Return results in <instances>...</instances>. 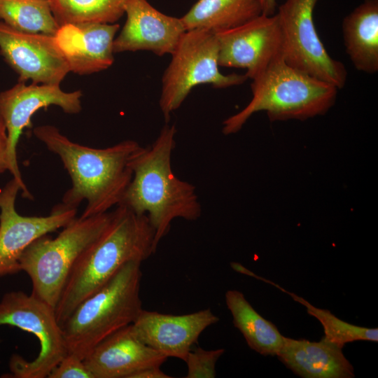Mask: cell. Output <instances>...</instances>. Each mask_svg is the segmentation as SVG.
I'll return each instance as SVG.
<instances>
[{"label": "cell", "mask_w": 378, "mask_h": 378, "mask_svg": "<svg viewBox=\"0 0 378 378\" xmlns=\"http://www.w3.org/2000/svg\"><path fill=\"white\" fill-rule=\"evenodd\" d=\"M33 132L59 158L71 178V187L57 206L77 209L85 200L80 217L87 218L120 204L133 176L132 162L144 148L137 141L128 139L94 148L72 141L53 125L37 126Z\"/></svg>", "instance_id": "obj_1"}, {"label": "cell", "mask_w": 378, "mask_h": 378, "mask_svg": "<svg viewBox=\"0 0 378 378\" xmlns=\"http://www.w3.org/2000/svg\"><path fill=\"white\" fill-rule=\"evenodd\" d=\"M175 126L167 123L150 146L132 162L133 176L119 205L146 215L155 231V244L167 234L172 220H196L202 214L195 187L179 179L171 164L176 147Z\"/></svg>", "instance_id": "obj_2"}, {"label": "cell", "mask_w": 378, "mask_h": 378, "mask_svg": "<svg viewBox=\"0 0 378 378\" xmlns=\"http://www.w3.org/2000/svg\"><path fill=\"white\" fill-rule=\"evenodd\" d=\"M156 249L155 231L147 216L118 205L104 231L80 256L69 274L55 309L59 325L123 265L142 262Z\"/></svg>", "instance_id": "obj_3"}, {"label": "cell", "mask_w": 378, "mask_h": 378, "mask_svg": "<svg viewBox=\"0 0 378 378\" xmlns=\"http://www.w3.org/2000/svg\"><path fill=\"white\" fill-rule=\"evenodd\" d=\"M251 85L252 99L223 122L225 135L239 131L255 113L264 111L270 121L306 120L323 115L334 104L337 88L288 64L281 56Z\"/></svg>", "instance_id": "obj_4"}, {"label": "cell", "mask_w": 378, "mask_h": 378, "mask_svg": "<svg viewBox=\"0 0 378 378\" xmlns=\"http://www.w3.org/2000/svg\"><path fill=\"white\" fill-rule=\"evenodd\" d=\"M141 264L126 263L62 323L68 352L84 359L104 339L134 323L143 309Z\"/></svg>", "instance_id": "obj_5"}, {"label": "cell", "mask_w": 378, "mask_h": 378, "mask_svg": "<svg viewBox=\"0 0 378 378\" xmlns=\"http://www.w3.org/2000/svg\"><path fill=\"white\" fill-rule=\"evenodd\" d=\"M111 217V212L76 216L56 237L45 234L29 245L20 258V265L31 281V295L55 309L76 262L100 237Z\"/></svg>", "instance_id": "obj_6"}, {"label": "cell", "mask_w": 378, "mask_h": 378, "mask_svg": "<svg viewBox=\"0 0 378 378\" xmlns=\"http://www.w3.org/2000/svg\"><path fill=\"white\" fill-rule=\"evenodd\" d=\"M162 78L159 106L166 123L192 88L209 84L216 88L239 85L245 74H223L218 65V42L214 33L202 29L186 30L171 54Z\"/></svg>", "instance_id": "obj_7"}, {"label": "cell", "mask_w": 378, "mask_h": 378, "mask_svg": "<svg viewBox=\"0 0 378 378\" xmlns=\"http://www.w3.org/2000/svg\"><path fill=\"white\" fill-rule=\"evenodd\" d=\"M10 326L33 334L39 342L37 356L27 360L13 354L10 373L3 377L45 378L68 354L64 335L55 309L23 291H10L0 301V326Z\"/></svg>", "instance_id": "obj_8"}, {"label": "cell", "mask_w": 378, "mask_h": 378, "mask_svg": "<svg viewBox=\"0 0 378 378\" xmlns=\"http://www.w3.org/2000/svg\"><path fill=\"white\" fill-rule=\"evenodd\" d=\"M318 0H286L276 13L284 61L337 89L346 81L343 64L332 58L317 34L314 9Z\"/></svg>", "instance_id": "obj_9"}, {"label": "cell", "mask_w": 378, "mask_h": 378, "mask_svg": "<svg viewBox=\"0 0 378 378\" xmlns=\"http://www.w3.org/2000/svg\"><path fill=\"white\" fill-rule=\"evenodd\" d=\"M82 92L80 90L67 92L59 85H26L18 82L13 87L0 93V115L7 132L8 171L21 187L22 196L32 200L19 168L17 146L23 130L31 127V118L41 108L57 106L69 114L81 111Z\"/></svg>", "instance_id": "obj_10"}, {"label": "cell", "mask_w": 378, "mask_h": 378, "mask_svg": "<svg viewBox=\"0 0 378 378\" xmlns=\"http://www.w3.org/2000/svg\"><path fill=\"white\" fill-rule=\"evenodd\" d=\"M19 183L13 178L0 191V277L21 271L20 258L37 238L63 228L76 217L77 209L55 206L46 216H24L15 209Z\"/></svg>", "instance_id": "obj_11"}, {"label": "cell", "mask_w": 378, "mask_h": 378, "mask_svg": "<svg viewBox=\"0 0 378 378\" xmlns=\"http://www.w3.org/2000/svg\"><path fill=\"white\" fill-rule=\"evenodd\" d=\"M214 34L218 42V65L246 69L248 78H255L283 57L276 14H261L240 26Z\"/></svg>", "instance_id": "obj_12"}, {"label": "cell", "mask_w": 378, "mask_h": 378, "mask_svg": "<svg viewBox=\"0 0 378 378\" xmlns=\"http://www.w3.org/2000/svg\"><path fill=\"white\" fill-rule=\"evenodd\" d=\"M0 52L19 82L59 85L70 71L54 36L22 32L1 21Z\"/></svg>", "instance_id": "obj_13"}, {"label": "cell", "mask_w": 378, "mask_h": 378, "mask_svg": "<svg viewBox=\"0 0 378 378\" xmlns=\"http://www.w3.org/2000/svg\"><path fill=\"white\" fill-rule=\"evenodd\" d=\"M219 321L210 309L172 315L144 309L131 324L136 337L167 358L186 360L201 333Z\"/></svg>", "instance_id": "obj_14"}, {"label": "cell", "mask_w": 378, "mask_h": 378, "mask_svg": "<svg viewBox=\"0 0 378 378\" xmlns=\"http://www.w3.org/2000/svg\"><path fill=\"white\" fill-rule=\"evenodd\" d=\"M124 14L127 18L114 39V53L147 50L171 55L186 31L180 18L161 13L148 0H126Z\"/></svg>", "instance_id": "obj_15"}, {"label": "cell", "mask_w": 378, "mask_h": 378, "mask_svg": "<svg viewBox=\"0 0 378 378\" xmlns=\"http://www.w3.org/2000/svg\"><path fill=\"white\" fill-rule=\"evenodd\" d=\"M119 29L116 23H67L59 26L54 37L70 71L90 74L113 63V41Z\"/></svg>", "instance_id": "obj_16"}, {"label": "cell", "mask_w": 378, "mask_h": 378, "mask_svg": "<svg viewBox=\"0 0 378 378\" xmlns=\"http://www.w3.org/2000/svg\"><path fill=\"white\" fill-rule=\"evenodd\" d=\"M167 358L140 341L129 325L98 343L83 360L93 378H130L144 368L161 366Z\"/></svg>", "instance_id": "obj_17"}, {"label": "cell", "mask_w": 378, "mask_h": 378, "mask_svg": "<svg viewBox=\"0 0 378 378\" xmlns=\"http://www.w3.org/2000/svg\"><path fill=\"white\" fill-rule=\"evenodd\" d=\"M295 374L304 378H352L354 368L342 349L323 337L319 342L284 337L276 354Z\"/></svg>", "instance_id": "obj_18"}, {"label": "cell", "mask_w": 378, "mask_h": 378, "mask_svg": "<svg viewBox=\"0 0 378 378\" xmlns=\"http://www.w3.org/2000/svg\"><path fill=\"white\" fill-rule=\"evenodd\" d=\"M346 54L358 71H378V0H365L342 22Z\"/></svg>", "instance_id": "obj_19"}, {"label": "cell", "mask_w": 378, "mask_h": 378, "mask_svg": "<svg viewBox=\"0 0 378 378\" xmlns=\"http://www.w3.org/2000/svg\"><path fill=\"white\" fill-rule=\"evenodd\" d=\"M261 14L259 0H198L180 18L186 30L216 33L240 26Z\"/></svg>", "instance_id": "obj_20"}, {"label": "cell", "mask_w": 378, "mask_h": 378, "mask_svg": "<svg viewBox=\"0 0 378 378\" xmlns=\"http://www.w3.org/2000/svg\"><path fill=\"white\" fill-rule=\"evenodd\" d=\"M225 303L234 326L241 332L248 346L263 356H276L284 337L277 328L261 316L240 291L227 290Z\"/></svg>", "instance_id": "obj_21"}, {"label": "cell", "mask_w": 378, "mask_h": 378, "mask_svg": "<svg viewBox=\"0 0 378 378\" xmlns=\"http://www.w3.org/2000/svg\"><path fill=\"white\" fill-rule=\"evenodd\" d=\"M0 20L30 34L55 36L59 27L49 0H0Z\"/></svg>", "instance_id": "obj_22"}, {"label": "cell", "mask_w": 378, "mask_h": 378, "mask_svg": "<svg viewBox=\"0 0 378 378\" xmlns=\"http://www.w3.org/2000/svg\"><path fill=\"white\" fill-rule=\"evenodd\" d=\"M59 26L67 23H115L124 15L126 0H49Z\"/></svg>", "instance_id": "obj_23"}, {"label": "cell", "mask_w": 378, "mask_h": 378, "mask_svg": "<svg viewBox=\"0 0 378 378\" xmlns=\"http://www.w3.org/2000/svg\"><path fill=\"white\" fill-rule=\"evenodd\" d=\"M272 284L284 292L289 294L294 300L302 304L307 308V313L321 323L325 336L328 341L342 349L349 342L358 340L378 341V329L357 326L340 319L330 311L317 308L301 297L285 290L274 283Z\"/></svg>", "instance_id": "obj_24"}, {"label": "cell", "mask_w": 378, "mask_h": 378, "mask_svg": "<svg viewBox=\"0 0 378 378\" xmlns=\"http://www.w3.org/2000/svg\"><path fill=\"white\" fill-rule=\"evenodd\" d=\"M223 349L205 350L200 346L191 349L184 360L187 365L186 378H214L216 364L224 354Z\"/></svg>", "instance_id": "obj_25"}, {"label": "cell", "mask_w": 378, "mask_h": 378, "mask_svg": "<svg viewBox=\"0 0 378 378\" xmlns=\"http://www.w3.org/2000/svg\"><path fill=\"white\" fill-rule=\"evenodd\" d=\"M48 378H93L83 359L74 354H68L51 370Z\"/></svg>", "instance_id": "obj_26"}, {"label": "cell", "mask_w": 378, "mask_h": 378, "mask_svg": "<svg viewBox=\"0 0 378 378\" xmlns=\"http://www.w3.org/2000/svg\"><path fill=\"white\" fill-rule=\"evenodd\" d=\"M8 169L7 132L4 122L0 115V174Z\"/></svg>", "instance_id": "obj_27"}, {"label": "cell", "mask_w": 378, "mask_h": 378, "mask_svg": "<svg viewBox=\"0 0 378 378\" xmlns=\"http://www.w3.org/2000/svg\"><path fill=\"white\" fill-rule=\"evenodd\" d=\"M161 370V366H152L144 368L133 374L130 378H170Z\"/></svg>", "instance_id": "obj_28"}, {"label": "cell", "mask_w": 378, "mask_h": 378, "mask_svg": "<svg viewBox=\"0 0 378 378\" xmlns=\"http://www.w3.org/2000/svg\"><path fill=\"white\" fill-rule=\"evenodd\" d=\"M261 8L262 14L266 15H273L275 14L276 8V0H259Z\"/></svg>", "instance_id": "obj_29"}]
</instances>
